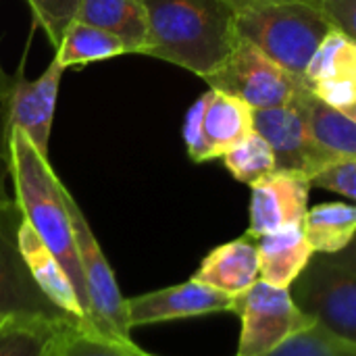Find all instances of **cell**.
<instances>
[{
    "instance_id": "24",
    "label": "cell",
    "mask_w": 356,
    "mask_h": 356,
    "mask_svg": "<svg viewBox=\"0 0 356 356\" xmlns=\"http://www.w3.org/2000/svg\"><path fill=\"white\" fill-rule=\"evenodd\" d=\"M221 159L225 169L232 173V177L248 186H254L257 181L277 171V163L271 146L257 131H252L246 140H242L236 148L225 152Z\"/></svg>"
},
{
    "instance_id": "2",
    "label": "cell",
    "mask_w": 356,
    "mask_h": 356,
    "mask_svg": "<svg viewBox=\"0 0 356 356\" xmlns=\"http://www.w3.org/2000/svg\"><path fill=\"white\" fill-rule=\"evenodd\" d=\"M8 148L13 188L19 211L65 269L77 294V300L88 317V296L73 238L71 217L65 202V184L52 171L48 156L40 154L23 131L10 129Z\"/></svg>"
},
{
    "instance_id": "16",
    "label": "cell",
    "mask_w": 356,
    "mask_h": 356,
    "mask_svg": "<svg viewBox=\"0 0 356 356\" xmlns=\"http://www.w3.org/2000/svg\"><path fill=\"white\" fill-rule=\"evenodd\" d=\"M259 254V275L261 282L275 288H290L313 257L302 223L290 225L265 236L254 238Z\"/></svg>"
},
{
    "instance_id": "18",
    "label": "cell",
    "mask_w": 356,
    "mask_h": 356,
    "mask_svg": "<svg viewBox=\"0 0 356 356\" xmlns=\"http://www.w3.org/2000/svg\"><path fill=\"white\" fill-rule=\"evenodd\" d=\"M75 21L100 27L123 40L131 54H144L148 44L144 0H81Z\"/></svg>"
},
{
    "instance_id": "19",
    "label": "cell",
    "mask_w": 356,
    "mask_h": 356,
    "mask_svg": "<svg viewBox=\"0 0 356 356\" xmlns=\"http://www.w3.org/2000/svg\"><path fill=\"white\" fill-rule=\"evenodd\" d=\"M302 232L313 252H340L355 242L356 209L346 202H325L307 211Z\"/></svg>"
},
{
    "instance_id": "3",
    "label": "cell",
    "mask_w": 356,
    "mask_h": 356,
    "mask_svg": "<svg viewBox=\"0 0 356 356\" xmlns=\"http://www.w3.org/2000/svg\"><path fill=\"white\" fill-rule=\"evenodd\" d=\"M240 38L254 44L292 75L305 69L332 31L321 10L300 0H232Z\"/></svg>"
},
{
    "instance_id": "6",
    "label": "cell",
    "mask_w": 356,
    "mask_h": 356,
    "mask_svg": "<svg viewBox=\"0 0 356 356\" xmlns=\"http://www.w3.org/2000/svg\"><path fill=\"white\" fill-rule=\"evenodd\" d=\"M211 90L246 102L252 111L290 104L305 81L271 60L254 44L240 38L225 63L204 79Z\"/></svg>"
},
{
    "instance_id": "1",
    "label": "cell",
    "mask_w": 356,
    "mask_h": 356,
    "mask_svg": "<svg viewBox=\"0 0 356 356\" xmlns=\"http://www.w3.org/2000/svg\"><path fill=\"white\" fill-rule=\"evenodd\" d=\"M144 54L207 79L240 42L232 0H144Z\"/></svg>"
},
{
    "instance_id": "14",
    "label": "cell",
    "mask_w": 356,
    "mask_h": 356,
    "mask_svg": "<svg viewBox=\"0 0 356 356\" xmlns=\"http://www.w3.org/2000/svg\"><path fill=\"white\" fill-rule=\"evenodd\" d=\"M17 248H19V254L23 259V265H25L31 282L38 286V290L44 294V298L50 305H54L60 313L69 315L71 319H77L86 327H92L65 269L52 257L48 246L40 240V236L33 232V227L25 219L21 221V225L17 229Z\"/></svg>"
},
{
    "instance_id": "17",
    "label": "cell",
    "mask_w": 356,
    "mask_h": 356,
    "mask_svg": "<svg viewBox=\"0 0 356 356\" xmlns=\"http://www.w3.org/2000/svg\"><path fill=\"white\" fill-rule=\"evenodd\" d=\"M298 104L313 144L330 161L356 156V119L323 104L307 86L296 94Z\"/></svg>"
},
{
    "instance_id": "29",
    "label": "cell",
    "mask_w": 356,
    "mask_h": 356,
    "mask_svg": "<svg viewBox=\"0 0 356 356\" xmlns=\"http://www.w3.org/2000/svg\"><path fill=\"white\" fill-rule=\"evenodd\" d=\"M323 104L344 113L346 117L356 119V77L334 79L309 88Z\"/></svg>"
},
{
    "instance_id": "8",
    "label": "cell",
    "mask_w": 356,
    "mask_h": 356,
    "mask_svg": "<svg viewBox=\"0 0 356 356\" xmlns=\"http://www.w3.org/2000/svg\"><path fill=\"white\" fill-rule=\"evenodd\" d=\"M254 131L252 108L225 92H204L188 111L184 142L194 163L221 159Z\"/></svg>"
},
{
    "instance_id": "5",
    "label": "cell",
    "mask_w": 356,
    "mask_h": 356,
    "mask_svg": "<svg viewBox=\"0 0 356 356\" xmlns=\"http://www.w3.org/2000/svg\"><path fill=\"white\" fill-rule=\"evenodd\" d=\"M65 202L69 209L73 238H75V246L79 254V265H81V275H83V286H86V296H88L90 325L108 340L129 344L134 342L131 327L127 321L125 298L117 286L115 273L102 248L98 246V240L86 215L81 213L77 200L67 188H65Z\"/></svg>"
},
{
    "instance_id": "15",
    "label": "cell",
    "mask_w": 356,
    "mask_h": 356,
    "mask_svg": "<svg viewBox=\"0 0 356 356\" xmlns=\"http://www.w3.org/2000/svg\"><path fill=\"white\" fill-rule=\"evenodd\" d=\"M192 280L234 298L244 294L261 280L254 240L242 236L217 246L202 259Z\"/></svg>"
},
{
    "instance_id": "26",
    "label": "cell",
    "mask_w": 356,
    "mask_h": 356,
    "mask_svg": "<svg viewBox=\"0 0 356 356\" xmlns=\"http://www.w3.org/2000/svg\"><path fill=\"white\" fill-rule=\"evenodd\" d=\"M35 23L44 29L50 44L56 48L65 29L75 21L81 0H27Z\"/></svg>"
},
{
    "instance_id": "10",
    "label": "cell",
    "mask_w": 356,
    "mask_h": 356,
    "mask_svg": "<svg viewBox=\"0 0 356 356\" xmlns=\"http://www.w3.org/2000/svg\"><path fill=\"white\" fill-rule=\"evenodd\" d=\"M252 127L271 146L277 171L311 179L321 167L332 163L313 144L307 121L294 100L284 106L252 111Z\"/></svg>"
},
{
    "instance_id": "28",
    "label": "cell",
    "mask_w": 356,
    "mask_h": 356,
    "mask_svg": "<svg viewBox=\"0 0 356 356\" xmlns=\"http://www.w3.org/2000/svg\"><path fill=\"white\" fill-rule=\"evenodd\" d=\"M311 188H323L336 192L348 200L356 198V156L336 159L321 167L311 179Z\"/></svg>"
},
{
    "instance_id": "21",
    "label": "cell",
    "mask_w": 356,
    "mask_h": 356,
    "mask_svg": "<svg viewBox=\"0 0 356 356\" xmlns=\"http://www.w3.org/2000/svg\"><path fill=\"white\" fill-rule=\"evenodd\" d=\"M346 77H356V42L332 29L313 52L302 81L307 88H313L317 83Z\"/></svg>"
},
{
    "instance_id": "27",
    "label": "cell",
    "mask_w": 356,
    "mask_h": 356,
    "mask_svg": "<svg viewBox=\"0 0 356 356\" xmlns=\"http://www.w3.org/2000/svg\"><path fill=\"white\" fill-rule=\"evenodd\" d=\"M8 83L10 77L0 65V207H19L10 173V123H8Z\"/></svg>"
},
{
    "instance_id": "31",
    "label": "cell",
    "mask_w": 356,
    "mask_h": 356,
    "mask_svg": "<svg viewBox=\"0 0 356 356\" xmlns=\"http://www.w3.org/2000/svg\"><path fill=\"white\" fill-rule=\"evenodd\" d=\"M300 2H309V4H313V6L319 8V0H300Z\"/></svg>"
},
{
    "instance_id": "11",
    "label": "cell",
    "mask_w": 356,
    "mask_h": 356,
    "mask_svg": "<svg viewBox=\"0 0 356 356\" xmlns=\"http://www.w3.org/2000/svg\"><path fill=\"white\" fill-rule=\"evenodd\" d=\"M234 296L213 290L196 280H188L184 284L140 294L134 298H125V311L131 330L213 313H234Z\"/></svg>"
},
{
    "instance_id": "23",
    "label": "cell",
    "mask_w": 356,
    "mask_h": 356,
    "mask_svg": "<svg viewBox=\"0 0 356 356\" xmlns=\"http://www.w3.org/2000/svg\"><path fill=\"white\" fill-rule=\"evenodd\" d=\"M67 321L10 317L0 321V356H44ZM79 323V321H77Z\"/></svg>"
},
{
    "instance_id": "9",
    "label": "cell",
    "mask_w": 356,
    "mask_h": 356,
    "mask_svg": "<svg viewBox=\"0 0 356 356\" xmlns=\"http://www.w3.org/2000/svg\"><path fill=\"white\" fill-rule=\"evenodd\" d=\"M21 221L23 215L19 207H0V321L10 317L67 321L71 317L44 298L23 265L17 248Z\"/></svg>"
},
{
    "instance_id": "22",
    "label": "cell",
    "mask_w": 356,
    "mask_h": 356,
    "mask_svg": "<svg viewBox=\"0 0 356 356\" xmlns=\"http://www.w3.org/2000/svg\"><path fill=\"white\" fill-rule=\"evenodd\" d=\"M44 356H156L142 350L136 342H115L96 330L71 321L58 330Z\"/></svg>"
},
{
    "instance_id": "7",
    "label": "cell",
    "mask_w": 356,
    "mask_h": 356,
    "mask_svg": "<svg viewBox=\"0 0 356 356\" xmlns=\"http://www.w3.org/2000/svg\"><path fill=\"white\" fill-rule=\"evenodd\" d=\"M234 313L242 323L236 356L267 355L292 336L315 325L294 305L290 290L269 286L261 280L236 296Z\"/></svg>"
},
{
    "instance_id": "30",
    "label": "cell",
    "mask_w": 356,
    "mask_h": 356,
    "mask_svg": "<svg viewBox=\"0 0 356 356\" xmlns=\"http://www.w3.org/2000/svg\"><path fill=\"white\" fill-rule=\"evenodd\" d=\"M319 10L332 29L356 40V0H319Z\"/></svg>"
},
{
    "instance_id": "20",
    "label": "cell",
    "mask_w": 356,
    "mask_h": 356,
    "mask_svg": "<svg viewBox=\"0 0 356 356\" xmlns=\"http://www.w3.org/2000/svg\"><path fill=\"white\" fill-rule=\"evenodd\" d=\"M121 54H131L123 40L100 27L81 21H71V25L65 29L56 46L54 60L63 69H67V67H81L90 63L106 60Z\"/></svg>"
},
{
    "instance_id": "25",
    "label": "cell",
    "mask_w": 356,
    "mask_h": 356,
    "mask_svg": "<svg viewBox=\"0 0 356 356\" xmlns=\"http://www.w3.org/2000/svg\"><path fill=\"white\" fill-rule=\"evenodd\" d=\"M263 356H356V344L334 336L321 325H311Z\"/></svg>"
},
{
    "instance_id": "13",
    "label": "cell",
    "mask_w": 356,
    "mask_h": 356,
    "mask_svg": "<svg viewBox=\"0 0 356 356\" xmlns=\"http://www.w3.org/2000/svg\"><path fill=\"white\" fill-rule=\"evenodd\" d=\"M250 194V225L246 236L259 238L290 225H300L309 211L311 184L307 177L275 171L257 181Z\"/></svg>"
},
{
    "instance_id": "12",
    "label": "cell",
    "mask_w": 356,
    "mask_h": 356,
    "mask_svg": "<svg viewBox=\"0 0 356 356\" xmlns=\"http://www.w3.org/2000/svg\"><path fill=\"white\" fill-rule=\"evenodd\" d=\"M63 71L65 69L52 58V63L38 79L29 81L25 77H15L8 83L10 129L23 131L27 140L44 156H48V142H50Z\"/></svg>"
},
{
    "instance_id": "4",
    "label": "cell",
    "mask_w": 356,
    "mask_h": 356,
    "mask_svg": "<svg viewBox=\"0 0 356 356\" xmlns=\"http://www.w3.org/2000/svg\"><path fill=\"white\" fill-rule=\"evenodd\" d=\"M288 290L315 325L356 344V242L332 254L313 252Z\"/></svg>"
}]
</instances>
